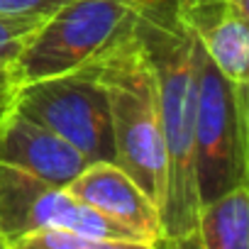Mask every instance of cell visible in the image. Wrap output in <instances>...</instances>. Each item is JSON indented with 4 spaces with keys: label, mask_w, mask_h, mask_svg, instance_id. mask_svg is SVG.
I'll use <instances>...</instances> for the list:
<instances>
[{
    "label": "cell",
    "mask_w": 249,
    "mask_h": 249,
    "mask_svg": "<svg viewBox=\"0 0 249 249\" xmlns=\"http://www.w3.org/2000/svg\"><path fill=\"white\" fill-rule=\"evenodd\" d=\"M0 249H8V247H5V242H3V239H0Z\"/></svg>",
    "instance_id": "cell-17"
},
{
    "label": "cell",
    "mask_w": 249,
    "mask_h": 249,
    "mask_svg": "<svg viewBox=\"0 0 249 249\" xmlns=\"http://www.w3.org/2000/svg\"><path fill=\"white\" fill-rule=\"evenodd\" d=\"M93 64L110 103L115 164L159 210L166 183L159 86L154 66L137 35V22L122 32Z\"/></svg>",
    "instance_id": "cell-2"
},
{
    "label": "cell",
    "mask_w": 249,
    "mask_h": 249,
    "mask_svg": "<svg viewBox=\"0 0 249 249\" xmlns=\"http://www.w3.org/2000/svg\"><path fill=\"white\" fill-rule=\"evenodd\" d=\"M15 112L73 144L88 161H115L110 103L95 64L22 83Z\"/></svg>",
    "instance_id": "cell-5"
},
{
    "label": "cell",
    "mask_w": 249,
    "mask_h": 249,
    "mask_svg": "<svg viewBox=\"0 0 249 249\" xmlns=\"http://www.w3.org/2000/svg\"><path fill=\"white\" fill-rule=\"evenodd\" d=\"M66 191L105 217L140 232L149 242L159 239L161 222L157 205L115 161H90Z\"/></svg>",
    "instance_id": "cell-9"
},
{
    "label": "cell",
    "mask_w": 249,
    "mask_h": 249,
    "mask_svg": "<svg viewBox=\"0 0 249 249\" xmlns=\"http://www.w3.org/2000/svg\"><path fill=\"white\" fill-rule=\"evenodd\" d=\"M249 13L232 0H178V22L196 37L208 59L234 83H247Z\"/></svg>",
    "instance_id": "cell-8"
},
{
    "label": "cell",
    "mask_w": 249,
    "mask_h": 249,
    "mask_svg": "<svg viewBox=\"0 0 249 249\" xmlns=\"http://www.w3.org/2000/svg\"><path fill=\"white\" fill-rule=\"evenodd\" d=\"M200 249H249V188L237 186L198 210Z\"/></svg>",
    "instance_id": "cell-10"
},
{
    "label": "cell",
    "mask_w": 249,
    "mask_h": 249,
    "mask_svg": "<svg viewBox=\"0 0 249 249\" xmlns=\"http://www.w3.org/2000/svg\"><path fill=\"white\" fill-rule=\"evenodd\" d=\"M135 22L137 15L117 0H64L22 47L15 61L20 86L93 64Z\"/></svg>",
    "instance_id": "cell-4"
},
{
    "label": "cell",
    "mask_w": 249,
    "mask_h": 249,
    "mask_svg": "<svg viewBox=\"0 0 249 249\" xmlns=\"http://www.w3.org/2000/svg\"><path fill=\"white\" fill-rule=\"evenodd\" d=\"M137 35L159 86L166 183L159 208V239H183L198 225L196 183V39L183 27H161L137 18Z\"/></svg>",
    "instance_id": "cell-1"
},
{
    "label": "cell",
    "mask_w": 249,
    "mask_h": 249,
    "mask_svg": "<svg viewBox=\"0 0 249 249\" xmlns=\"http://www.w3.org/2000/svg\"><path fill=\"white\" fill-rule=\"evenodd\" d=\"M232 3L239 8V10H244V13H249V0H232Z\"/></svg>",
    "instance_id": "cell-16"
},
{
    "label": "cell",
    "mask_w": 249,
    "mask_h": 249,
    "mask_svg": "<svg viewBox=\"0 0 249 249\" xmlns=\"http://www.w3.org/2000/svg\"><path fill=\"white\" fill-rule=\"evenodd\" d=\"M61 3H64V0H0V10H3V13H13V15L47 18Z\"/></svg>",
    "instance_id": "cell-15"
},
{
    "label": "cell",
    "mask_w": 249,
    "mask_h": 249,
    "mask_svg": "<svg viewBox=\"0 0 249 249\" xmlns=\"http://www.w3.org/2000/svg\"><path fill=\"white\" fill-rule=\"evenodd\" d=\"M18 90H20V81H18L15 66L0 64V124L13 115L15 100H18Z\"/></svg>",
    "instance_id": "cell-14"
},
{
    "label": "cell",
    "mask_w": 249,
    "mask_h": 249,
    "mask_svg": "<svg viewBox=\"0 0 249 249\" xmlns=\"http://www.w3.org/2000/svg\"><path fill=\"white\" fill-rule=\"evenodd\" d=\"M127 5L140 20L161 27H176L178 22V0H117Z\"/></svg>",
    "instance_id": "cell-13"
},
{
    "label": "cell",
    "mask_w": 249,
    "mask_h": 249,
    "mask_svg": "<svg viewBox=\"0 0 249 249\" xmlns=\"http://www.w3.org/2000/svg\"><path fill=\"white\" fill-rule=\"evenodd\" d=\"M5 247L8 249H157L154 242H105V239H90L61 230L35 232Z\"/></svg>",
    "instance_id": "cell-11"
},
{
    "label": "cell",
    "mask_w": 249,
    "mask_h": 249,
    "mask_svg": "<svg viewBox=\"0 0 249 249\" xmlns=\"http://www.w3.org/2000/svg\"><path fill=\"white\" fill-rule=\"evenodd\" d=\"M44 230H61L105 242H149L140 232L76 200L66 188L0 164V239L13 244Z\"/></svg>",
    "instance_id": "cell-6"
},
{
    "label": "cell",
    "mask_w": 249,
    "mask_h": 249,
    "mask_svg": "<svg viewBox=\"0 0 249 249\" xmlns=\"http://www.w3.org/2000/svg\"><path fill=\"white\" fill-rule=\"evenodd\" d=\"M0 164L66 188L90 161L52 130L13 110L0 124Z\"/></svg>",
    "instance_id": "cell-7"
},
{
    "label": "cell",
    "mask_w": 249,
    "mask_h": 249,
    "mask_svg": "<svg viewBox=\"0 0 249 249\" xmlns=\"http://www.w3.org/2000/svg\"><path fill=\"white\" fill-rule=\"evenodd\" d=\"M247 83L220 73L196 42V183L200 205L247 186Z\"/></svg>",
    "instance_id": "cell-3"
},
{
    "label": "cell",
    "mask_w": 249,
    "mask_h": 249,
    "mask_svg": "<svg viewBox=\"0 0 249 249\" xmlns=\"http://www.w3.org/2000/svg\"><path fill=\"white\" fill-rule=\"evenodd\" d=\"M44 18L35 15H13L0 10V64L15 66L22 47L32 37V32L42 25Z\"/></svg>",
    "instance_id": "cell-12"
}]
</instances>
